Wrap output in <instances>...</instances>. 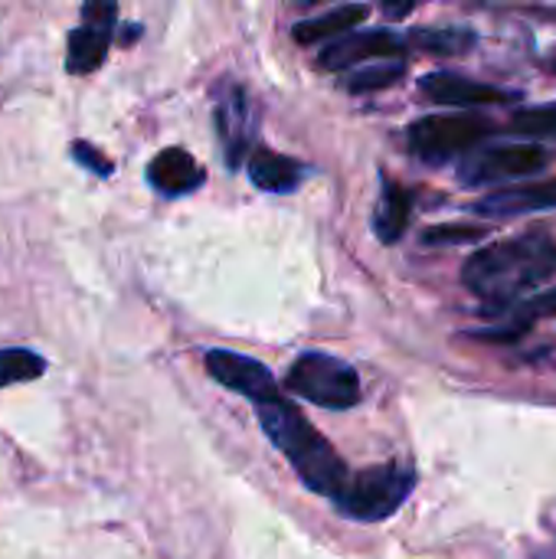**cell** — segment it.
Instances as JSON below:
<instances>
[{
    "label": "cell",
    "mask_w": 556,
    "mask_h": 559,
    "mask_svg": "<svg viewBox=\"0 0 556 559\" xmlns=\"http://www.w3.org/2000/svg\"><path fill=\"white\" fill-rule=\"evenodd\" d=\"M419 92L429 102L449 105V108H482V105H498V102H514L518 98L514 92L475 82V79L459 75V72H429V75L419 79Z\"/></svg>",
    "instance_id": "30bf717a"
},
{
    "label": "cell",
    "mask_w": 556,
    "mask_h": 559,
    "mask_svg": "<svg viewBox=\"0 0 556 559\" xmlns=\"http://www.w3.org/2000/svg\"><path fill=\"white\" fill-rule=\"evenodd\" d=\"M478 36L465 26H423L410 33V46L429 52V56H465Z\"/></svg>",
    "instance_id": "ac0fdd59"
},
{
    "label": "cell",
    "mask_w": 556,
    "mask_h": 559,
    "mask_svg": "<svg viewBox=\"0 0 556 559\" xmlns=\"http://www.w3.org/2000/svg\"><path fill=\"white\" fill-rule=\"evenodd\" d=\"M488 236L485 226H475V223H446V226H433L423 233V246H462V242H475Z\"/></svg>",
    "instance_id": "7402d4cb"
},
{
    "label": "cell",
    "mask_w": 556,
    "mask_h": 559,
    "mask_svg": "<svg viewBox=\"0 0 556 559\" xmlns=\"http://www.w3.org/2000/svg\"><path fill=\"white\" fill-rule=\"evenodd\" d=\"M256 416H259L265 439L288 459V465L295 468L301 485L308 491L334 501L351 475H347V465L341 462V455L331 449V442L324 436H318L315 426L282 396L259 403Z\"/></svg>",
    "instance_id": "7a4b0ae2"
},
{
    "label": "cell",
    "mask_w": 556,
    "mask_h": 559,
    "mask_svg": "<svg viewBox=\"0 0 556 559\" xmlns=\"http://www.w3.org/2000/svg\"><path fill=\"white\" fill-rule=\"evenodd\" d=\"M511 131H514L518 138H528V141L556 138V102L514 111V118H511Z\"/></svg>",
    "instance_id": "44dd1931"
},
{
    "label": "cell",
    "mask_w": 556,
    "mask_h": 559,
    "mask_svg": "<svg viewBox=\"0 0 556 559\" xmlns=\"http://www.w3.org/2000/svg\"><path fill=\"white\" fill-rule=\"evenodd\" d=\"M478 216H524V213H544L556 210V177L554 180H537V183H514L501 187L472 206Z\"/></svg>",
    "instance_id": "8fae6325"
},
{
    "label": "cell",
    "mask_w": 556,
    "mask_h": 559,
    "mask_svg": "<svg viewBox=\"0 0 556 559\" xmlns=\"http://www.w3.org/2000/svg\"><path fill=\"white\" fill-rule=\"evenodd\" d=\"M406 66L390 59V62H377V66H364L357 72H351L344 79V88L354 92V95H367V92H380V88H390L403 79Z\"/></svg>",
    "instance_id": "ffe728a7"
},
{
    "label": "cell",
    "mask_w": 556,
    "mask_h": 559,
    "mask_svg": "<svg viewBox=\"0 0 556 559\" xmlns=\"http://www.w3.org/2000/svg\"><path fill=\"white\" fill-rule=\"evenodd\" d=\"M416 488V468L406 462H383L347 478L338 491L334 508L360 524H380L393 518Z\"/></svg>",
    "instance_id": "3957f363"
},
{
    "label": "cell",
    "mask_w": 556,
    "mask_h": 559,
    "mask_svg": "<svg viewBox=\"0 0 556 559\" xmlns=\"http://www.w3.org/2000/svg\"><path fill=\"white\" fill-rule=\"evenodd\" d=\"M43 373H46V360L39 354L23 350V347L0 350V386L29 383V380H39Z\"/></svg>",
    "instance_id": "d6986e66"
},
{
    "label": "cell",
    "mask_w": 556,
    "mask_h": 559,
    "mask_svg": "<svg viewBox=\"0 0 556 559\" xmlns=\"http://www.w3.org/2000/svg\"><path fill=\"white\" fill-rule=\"evenodd\" d=\"M367 16H370L367 3H344V7H334V10H328L321 16L301 20L298 26H292V36L301 46H311V43H321V39H338V36L354 33V26H360Z\"/></svg>",
    "instance_id": "9a60e30c"
},
{
    "label": "cell",
    "mask_w": 556,
    "mask_h": 559,
    "mask_svg": "<svg viewBox=\"0 0 556 559\" xmlns=\"http://www.w3.org/2000/svg\"><path fill=\"white\" fill-rule=\"evenodd\" d=\"M492 128L495 124L475 111H439V115L416 118L406 131V141L419 160L442 164L449 157L475 151L492 134Z\"/></svg>",
    "instance_id": "277c9868"
},
{
    "label": "cell",
    "mask_w": 556,
    "mask_h": 559,
    "mask_svg": "<svg viewBox=\"0 0 556 559\" xmlns=\"http://www.w3.org/2000/svg\"><path fill=\"white\" fill-rule=\"evenodd\" d=\"M410 49V39L390 33V29H354L347 36H338L318 52V66L324 72H344L370 59H397Z\"/></svg>",
    "instance_id": "9c48e42d"
},
{
    "label": "cell",
    "mask_w": 556,
    "mask_h": 559,
    "mask_svg": "<svg viewBox=\"0 0 556 559\" xmlns=\"http://www.w3.org/2000/svg\"><path fill=\"white\" fill-rule=\"evenodd\" d=\"M203 364H206V373H210L220 386H226V390L246 396V400L256 403V406L282 396V393H279V383H275V377H272V370H269L265 364L246 357V354H236V350H210V354L203 357Z\"/></svg>",
    "instance_id": "ba28073f"
},
{
    "label": "cell",
    "mask_w": 556,
    "mask_h": 559,
    "mask_svg": "<svg viewBox=\"0 0 556 559\" xmlns=\"http://www.w3.org/2000/svg\"><path fill=\"white\" fill-rule=\"evenodd\" d=\"M410 216H413V197L403 183L397 180H383V193L377 200V210H374V233L383 246H393L403 239L406 226H410Z\"/></svg>",
    "instance_id": "2e32d148"
},
{
    "label": "cell",
    "mask_w": 556,
    "mask_h": 559,
    "mask_svg": "<svg viewBox=\"0 0 556 559\" xmlns=\"http://www.w3.org/2000/svg\"><path fill=\"white\" fill-rule=\"evenodd\" d=\"M551 164L547 147L524 141V144H492V147H475L469 157L459 164V180L462 187H492V183H508L521 180L531 174H541Z\"/></svg>",
    "instance_id": "8992f818"
},
{
    "label": "cell",
    "mask_w": 556,
    "mask_h": 559,
    "mask_svg": "<svg viewBox=\"0 0 556 559\" xmlns=\"http://www.w3.org/2000/svg\"><path fill=\"white\" fill-rule=\"evenodd\" d=\"M556 275V239L544 229L488 242L462 265V282L488 305L508 308Z\"/></svg>",
    "instance_id": "6da1fadb"
},
{
    "label": "cell",
    "mask_w": 556,
    "mask_h": 559,
    "mask_svg": "<svg viewBox=\"0 0 556 559\" xmlns=\"http://www.w3.org/2000/svg\"><path fill=\"white\" fill-rule=\"evenodd\" d=\"M285 383L295 396H301L315 406H324V409H351L360 403L357 370L334 354H321V350L301 354L288 367Z\"/></svg>",
    "instance_id": "5b68a950"
},
{
    "label": "cell",
    "mask_w": 556,
    "mask_h": 559,
    "mask_svg": "<svg viewBox=\"0 0 556 559\" xmlns=\"http://www.w3.org/2000/svg\"><path fill=\"white\" fill-rule=\"evenodd\" d=\"M554 69H556V59H554Z\"/></svg>",
    "instance_id": "484cf974"
},
{
    "label": "cell",
    "mask_w": 556,
    "mask_h": 559,
    "mask_svg": "<svg viewBox=\"0 0 556 559\" xmlns=\"http://www.w3.org/2000/svg\"><path fill=\"white\" fill-rule=\"evenodd\" d=\"M416 7V0H383V13L387 16H406Z\"/></svg>",
    "instance_id": "cb8c5ba5"
},
{
    "label": "cell",
    "mask_w": 556,
    "mask_h": 559,
    "mask_svg": "<svg viewBox=\"0 0 556 559\" xmlns=\"http://www.w3.org/2000/svg\"><path fill=\"white\" fill-rule=\"evenodd\" d=\"M72 157H75L82 167H88L92 174H98V177H108V174H111V160H108L98 147H92V144H85V141H75V144H72Z\"/></svg>",
    "instance_id": "603a6c76"
},
{
    "label": "cell",
    "mask_w": 556,
    "mask_h": 559,
    "mask_svg": "<svg viewBox=\"0 0 556 559\" xmlns=\"http://www.w3.org/2000/svg\"><path fill=\"white\" fill-rule=\"evenodd\" d=\"M213 124L220 134V147L229 167H239L242 160H249V147H252V128H256V108L249 102V92L233 82L223 79L213 92Z\"/></svg>",
    "instance_id": "52a82bcc"
},
{
    "label": "cell",
    "mask_w": 556,
    "mask_h": 559,
    "mask_svg": "<svg viewBox=\"0 0 556 559\" xmlns=\"http://www.w3.org/2000/svg\"><path fill=\"white\" fill-rule=\"evenodd\" d=\"M305 3H321V0H305Z\"/></svg>",
    "instance_id": "d4e9b609"
},
{
    "label": "cell",
    "mask_w": 556,
    "mask_h": 559,
    "mask_svg": "<svg viewBox=\"0 0 556 559\" xmlns=\"http://www.w3.org/2000/svg\"><path fill=\"white\" fill-rule=\"evenodd\" d=\"M111 33H115V23H95V20H82L79 29L69 33V43H66V69L72 75H88L95 72L102 62H105V52H108V43H111Z\"/></svg>",
    "instance_id": "5bb4252c"
},
{
    "label": "cell",
    "mask_w": 556,
    "mask_h": 559,
    "mask_svg": "<svg viewBox=\"0 0 556 559\" xmlns=\"http://www.w3.org/2000/svg\"><path fill=\"white\" fill-rule=\"evenodd\" d=\"M147 180L154 183V190H161L164 197H184L193 193L203 183V167L193 160L190 151L184 147H164L151 167H147Z\"/></svg>",
    "instance_id": "7c38bea8"
},
{
    "label": "cell",
    "mask_w": 556,
    "mask_h": 559,
    "mask_svg": "<svg viewBox=\"0 0 556 559\" xmlns=\"http://www.w3.org/2000/svg\"><path fill=\"white\" fill-rule=\"evenodd\" d=\"M246 170L249 180L265 193H292L305 177V167L295 157H285L272 147H256L246 160Z\"/></svg>",
    "instance_id": "4fadbf2b"
},
{
    "label": "cell",
    "mask_w": 556,
    "mask_h": 559,
    "mask_svg": "<svg viewBox=\"0 0 556 559\" xmlns=\"http://www.w3.org/2000/svg\"><path fill=\"white\" fill-rule=\"evenodd\" d=\"M508 308H511V324L478 334L482 341L511 344V341H518L524 331H531V324H534L537 318H556V288L554 292H541V295H534V298H528V301H514V305H508Z\"/></svg>",
    "instance_id": "e0dca14e"
}]
</instances>
